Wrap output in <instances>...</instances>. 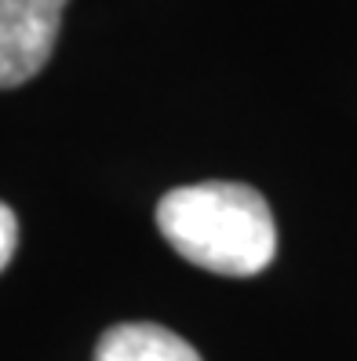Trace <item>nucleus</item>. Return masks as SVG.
I'll return each mask as SVG.
<instances>
[{"instance_id": "20e7f679", "label": "nucleus", "mask_w": 357, "mask_h": 361, "mask_svg": "<svg viewBox=\"0 0 357 361\" xmlns=\"http://www.w3.org/2000/svg\"><path fill=\"white\" fill-rule=\"evenodd\" d=\"M15 248H18V219H15V212L0 201V270L11 263Z\"/></svg>"}, {"instance_id": "f257e3e1", "label": "nucleus", "mask_w": 357, "mask_h": 361, "mask_svg": "<svg viewBox=\"0 0 357 361\" xmlns=\"http://www.w3.org/2000/svg\"><path fill=\"white\" fill-rule=\"evenodd\" d=\"M157 226L182 259L226 278H251L277 256L274 212L244 183L168 190L157 204Z\"/></svg>"}, {"instance_id": "f03ea898", "label": "nucleus", "mask_w": 357, "mask_h": 361, "mask_svg": "<svg viewBox=\"0 0 357 361\" xmlns=\"http://www.w3.org/2000/svg\"><path fill=\"white\" fill-rule=\"evenodd\" d=\"M70 0H0V88H18L48 66Z\"/></svg>"}, {"instance_id": "7ed1b4c3", "label": "nucleus", "mask_w": 357, "mask_h": 361, "mask_svg": "<svg viewBox=\"0 0 357 361\" xmlns=\"http://www.w3.org/2000/svg\"><path fill=\"white\" fill-rule=\"evenodd\" d=\"M95 361H201V354L164 325L124 322L102 332Z\"/></svg>"}]
</instances>
